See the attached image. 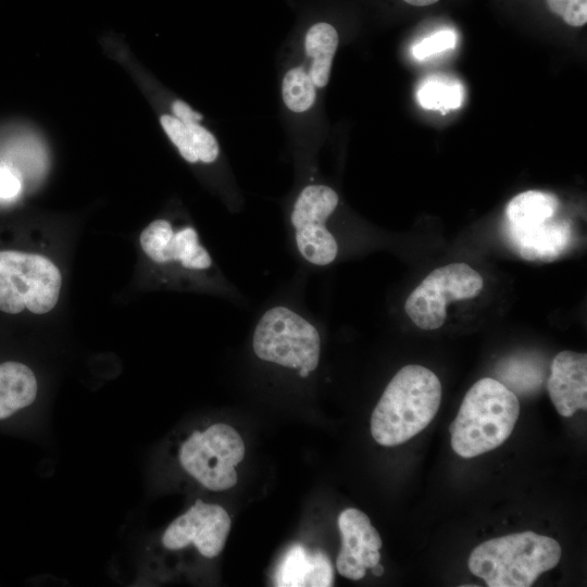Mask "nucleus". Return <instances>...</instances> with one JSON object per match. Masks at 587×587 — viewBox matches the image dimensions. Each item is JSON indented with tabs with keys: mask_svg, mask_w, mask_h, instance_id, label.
I'll return each mask as SVG.
<instances>
[{
	"mask_svg": "<svg viewBox=\"0 0 587 587\" xmlns=\"http://www.w3.org/2000/svg\"><path fill=\"white\" fill-rule=\"evenodd\" d=\"M160 123L180 155L189 163L198 162L187 126L170 114L161 115Z\"/></svg>",
	"mask_w": 587,
	"mask_h": 587,
	"instance_id": "19",
	"label": "nucleus"
},
{
	"mask_svg": "<svg viewBox=\"0 0 587 587\" xmlns=\"http://www.w3.org/2000/svg\"><path fill=\"white\" fill-rule=\"evenodd\" d=\"M140 246L159 264L178 262L189 270H207L212 265L211 255L191 226L174 230L168 221L155 220L140 234Z\"/></svg>",
	"mask_w": 587,
	"mask_h": 587,
	"instance_id": "12",
	"label": "nucleus"
},
{
	"mask_svg": "<svg viewBox=\"0 0 587 587\" xmlns=\"http://www.w3.org/2000/svg\"><path fill=\"white\" fill-rule=\"evenodd\" d=\"M483 287L477 271L465 263H451L432 271L409 295L404 310L419 328L437 329L446 320L448 303L475 298Z\"/></svg>",
	"mask_w": 587,
	"mask_h": 587,
	"instance_id": "8",
	"label": "nucleus"
},
{
	"mask_svg": "<svg viewBox=\"0 0 587 587\" xmlns=\"http://www.w3.org/2000/svg\"><path fill=\"white\" fill-rule=\"evenodd\" d=\"M519 414V399L503 383L490 377L477 380L450 425L452 449L462 458L496 449L511 435Z\"/></svg>",
	"mask_w": 587,
	"mask_h": 587,
	"instance_id": "2",
	"label": "nucleus"
},
{
	"mask_svg": "<svg viewBox=\"0 0 587 587\" xmlns=\"http://www.w3.org/2000/svg\"><path fill=\"white\" fill-rule=\"evenodd\" d=\"M245 457V444L237 430L223 423L193 432L182 445V467L207 489L223 491L237 484L235 466Z\"/></svg>",
	"mask_w": 587,
	"mask_h": 587,
	"instance_id": "7",
	"label": "nucleus"
},
{
	"mask_svg": "<svg viewBox=\"0 0 587 587\" xmlns=\"http://www.w3.org/2000/svg\"><path fill=\"white\" fill-rule=\"evenodd\" d=\"M455 34L451 29H441L424 38L413 47L416 59H425L442 51L452 49L455 45Z\"/></svg>",
	"mask_w": 587,
	"mask_h": 587,
	"instance_id": "22",
	"label": "nucleus"
},
{
	"mask_svg": "<svg viewBox=\"0 0 587 587\" xmlns=\"http://www.w3.org/2000/svg\"><path fill=\"white\" fill-rule=\"evenodd\" d=\"M252 347L259 359L296 369L300 377H307L319 365L321 338L305 319L278 305L268 309L258 322Z\"/></svg>",
	"mask_w": 587,
	"mask_h": 587,
	"instance_id": "5",
	"label": "nucleus"
},
{
	"mask_svg": "<svg viewBox=\"0 0 587 587\" xmlns=\"http://www.w3.org/2000/svg\"><path fill=\"white\" fill-rule=\"evenodd\" d=\"M333 582L334 572L326 554L311 553L299 545L285 553L275 573V585L282 587H329Z\"/></svg>",
	"mask_w": 587,
	"mask_h": 587,
	"instance_id": "14",
	"label": "nucleus"
},
{
	"mask_svg": "<svg viewBox=\"0 0 587 587\" xmlns=\"http://www.w3.org/2000/svg\"><path fill=\"white\" fill-rule=\"evenodd\" d=\"M462 95L460 82L445 76H430L420 86L417 100L423 108L445 114L461 107Z\"/></svg>",
	"mask_w": 587,
	"mask_h": 587,
	"instance_id": "17",
	"label": "nucleus"
},
{
	"mask_svg": "<svg viewBox=\"0 0 587 587\" xmlns=\"http://www.w3.org/2000/svg\"><path fill=\"white\" fill-rule=\"evenodd\" d=\"M38 391L34 372L25 364L8 361L0 364V421L30 405Z\"/></svg>",
	"mask_w": 587,
	"mask_h": 587,
	"instance_id": "15",
	"label": "nucleus"
},
{
	"mask_svg": "<svg viewBox=\"0 0 587 587\" xmlns=\"http://www.w3.org/2000/svg\"><path fill=\"white\" fill-rule=\"evenodd\" d=\"M338 41L337 29L328 22H315L305 32L304 49L312 59L309 74L315 87L327 85Z\"/></svg>",
	"mask_w": 587,
	"mask_h": 587,
	"instance_id": "16",
	"label": "nucleus"
},
{
	"mask_svg": "<svg viewBox=\"0 0 587 587\" xmlns=\"http://www.w3.org/2000/svg\"><path fill=\"white\" fill-rule=\"evenodd\" d=\"M190 134L191 142L198 161L212 163L218 157V143L215 137L207 128L193 123L186 125Z\"/></svg>",
	"mask_w": 587,
	"mask_h": 587,
	"instance_id": "20",
	"label": "nucleus"
},
{
	"mask_svg": "<svg viewBox=\"0 0 587 587\" xmlns=\"http://www.w3.org/2000/svg\"><path fill=\"white\" fill-rule=\"evenodd\" d=\"M558 209L554 195L538 190L521 192L508 203L504 232L524 260L551 262L572 243V226L555 217Z\"/></svg>",
	"mask_w": 587,
	"mask_h": 587,
	"instance_id": "4",
	"label": "nucleus"
},
{
	"mask_svg": "<svg viewBox=\"0 0 587 587\" xmlns=\"http://www.w3.org/2000/svg\"><path fill=\"white\" fill-rule=\"evenodd\" d=\"M371 569H372L373 574L376 576H380L384 573V567L383 565L379 564V562L375 564L374 566H372Z\"/></svg>",
	"mask_w": 587,
	"mask_h": 587,
	"instance_id": "26",
	"label": "nucleus"
},
{
	"mask_svg": "<svg viewBox=\"0 0 587 587\" xmlns=\"http://www.w3.org/2000/svg\"><path fill=\"white\" fill-rule=\"evenodd\" d=\"M62 286L59 268L48 258L18 251H0V311L35 314L51 311Z\"/></svg>",
	"mask_w": 587,
	"mask_h": 587,
	"instance_id": "6",
	"label": "nucleus"
},
{
	"mask_svg": "<svg viewBox=\"0 0 587 587\" xmlns=\"http://www.w3.org/2000/svg\"><path fill=\"white\" fill-rule=\"evenodd\" d=\"M405 3L414 7H426L438 2L439 0H403Z\"/></svg>",
	"mask_w": 587,
	"mask_h": 587,
	"instance_id": "25",
	"label": "nucleus"
},
{
	"mask_svg": "<svg viewBox=\"0 0 587 587\" xmlns=\"http://www.w3.org/2000/svg\"><path fill=\"white\" fill-rule=\"evenodd\" d=\"M315 88L310 74L304 67H292L283 78L282 96L284 103L292 112H304L315 102Z\"/></svg>",
	"mask_w": 587,
	"mask_h": 587,
	"instance_id": "18",
	"label": "nucleus"
},
{
	"mask_svg": "<svg viewBox=\"0 0 587 587\" xmlns=\"http://www.w3.org/2000/svg\"><path fill=\"white\" fill-rule=\"evenodd\" d=\"M560 558L555 539L527 530L480 544L470 554L469 569L489 587H528Z\"/></svg>",
	"mask_w": 587,
	"mask_h": 587,
	"instance_id": "3",
	"label": "nucleus"
},
{
	"mask_svg": "<svg viewBox=\"0 0 587 587\" xmlns=\"http://www.w3.org/2000/svg\"><path fill=\"white\" fill-rule=\"evenodd\" d=\"M337 204V192L325 185L304 187L294 204L290 221L296 245L302 258L313 265H328L337 257V241L325 226Z\"/></svg>",
	"mask_w": 587,
	"mask_h": 587,
	"instance_id": "9",
	"label": "nucleus"
},
{
	"mask_svg": "<svg viewBox=\"0 0 587 587\" xmlns=\"http://www.w3.org/2000/svg\"><path fill=\"white\" fill-rule=\"evenodd\" d=\"M341 548L337 555L338 573L349 579L364 577L365 570L380 560L382 538L369 516L354 508L344 510L338 516Z\"/></svg>",
	"mask_w": 587,
	"mask_h": 587,
	"instance_id": "11",
	"label": "nucleus"
},
{
	"mask_svg": "<svg viewBox=\"0 0 587 587\" xmlns=\"http://www.w3.org/2000/svg\"><path fill=\"white\" fill-rule=\"evenodd\" d=\"M554 14L573 27H582L587 23V0H546Z\"/></svg>",
	"mask_w": 587,
	"mask_h": 587,
	"instance_id": "21",
	"label": "nucleus"
},
{
	"mask_svg": "<svg viewBox=\"0 0 587 587\" xmlns=\"http://www.w3.org/2000/svg\"><path fill=\"white\" fill-rule=\"evenodd\" d=\"M230 525L224 508L198 499L167 526L162 544L168 550H179L193 544L203 557L214 558L222 552Z\"/></svg>",
	"mask_w": 587,
	"mask_h": 587,
	"instance_id": "10",
	"label": "nucleus"
},
{
	"mask_svg": "<svg viewBox=\"0 0 587 587\" xmlns=\"http://www.w3.org/2000/svg\"><path fill=\"white\" fill-rule=\"evenodd\" d=\"M22 190V180L16 170L0 162V201L16 198Z\"/></svg>",
	"mask_w": 587,
	"mask_h": 587,
	"instance_id": "23",
	"label": "nucleus"
},
{
	"mask_svg": "<svg viewBox=\"0 0 587 587\" xmlns=\"http://www.w3.org/2000/svg\"><path fill=\"white\" fill-rule=\"evenodd\" d=\"M550 399L564 417L587 408V355L570 350L552 360L547 383Z\"/></svg>",
	"mask_w": 587,
	"mask_h": 587,
	"instance_id": "13",
	"label": "nucleus"
},
{
	"mask_svg": "<svg viewBox=\"0 0 587 587\" xmlns=\"http://www.w3.org/2000/svg\"><path fill=\"white\" fill-rule=\"evenodd\" d=\"M441 401V384L430 370L409 364L388 383L371 417V433L382 446L403 444L421 433L435 417Z\"/></svg>",
	"mask_w": 587,
	"mask_h": 587,
	"instance_id": "1",
	"label": "nucleus"
},
{
	"mask_svg": "<svg viewBox=\"0 0 587 587\" xmlns=\"http://www.w3.org/2000/svg\"><path fill=\"white\" fill-rule=\"evenodd\" d=\"M172 111L174 116L185 125L199 123V121L202 120V115L200 113L193 111L186 102L182 100H175L172 103Z\"/></svg>",
	"mask_w": 587,
	"mask_h": 587,
	"instance_id": "24",
	"label": "nucleus"
}]
</instances>
